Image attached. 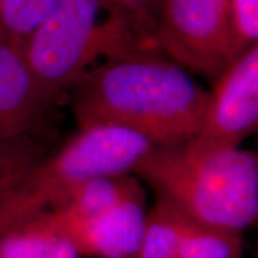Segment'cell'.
<instances>
[{
	"mask_svg": "<svg viewBox=\"0 0 258 258\" xmlns=\"http://www.w3.org/2000/svg\"><path fill=\"white\" fill-rule=\"evenodd\" d=\"M69 91L79 128L119 126L152 145H175L194 138L210 98L191 72L152 49L96 64Z\"/></svg>",
	"mask_w": 258,
	"mask_h": 258,
	"instance_id": "obj_1",
	"label": "cell"
},
{
	"mask_svg": "<svg viewBox=\"0 0 258 258\" xmlns=\"http://www.w3.org/2000/svg\"><path fill=\"white\" fill-rule=\"evenodd\" d=\"M50 106L30 72L22 45L0 30V132L37 128Z\"/></svg>",
	"mask_w": 258,
	"mask_h": 258,
	"instance_id": "obj_9",
	"label": "cell"
},
{
	"mask_svg": "<svg viewBox=\"0 0 258 258\" xmlns=\"http://www.w3.org/2000/svg\"><path fill=\"white\" fill-rule=\"evenodd\" d=\"M152 147L142 135L119 126L81 128L0 195V237L56 208L88 179L132 174Z\"/></svg>",
	"mask_w": 258,
	"mask_h": 258,
	"instance_id": "obj_4",
	"label": "cell"
},
{
	"mask_svg": "<svg viewBox=\"0 0 258 258\" xmlns=\"http://www.w3.org/2000/svg\"><path fill=\"white\" fill-rule=\"evenodd\" d=\"M57 0H0V30L20 45Z\"/></svg>",
	"mask_w": 258,
	"mask_h": 258,
	"instance_id": "obj_12",
	"label": "cell"
},
{
	"mask_svg": "<svg viewBox=\"0 0 258 258\" xmlns=\"http://www.w3.org/2000/svg\"><path fill=\"white\" fill-rule=\"evenodd\" d=\"M49 154V142L37 128L0 132V195Z\"/></svg>",
	"mask_w": 258,
	"mask_h": 258,
	"instance_id": "obj_11",
	"label": "cell"
},
{
	"mask_svg": "<svg viewBox=\"0 0 258 258\" xmlns=\"http://www.w3.org/2000/svg\"><path fill=\"white\" fill-rule=\"evenodd\" d=\"M145 192L85 215L45 212L81 257L138 258L147 222Z\"/></svg>",
	"mask_w": 258,
	"mask_h": 258,
	"instance_id": "obj_7",
	"label": "cell"
},
{
	"mask_svg": "<svg viewBox=\"0 0 258 258\" xmlns=\"http://www.w3.org/2000/svg\"><path fill=\"white\" fill-rule=\"evenodd\" d=\"M22 49L50 105L99 59L109 60L141 49L157 50L109 0H57Z\"/></svg>",
	"mask_w": 258,
	"mask_h": 258,
	"instance_id": "obj_3",
	"label": "cell"
},
{
	"mask_svg": "<svg viewBox=\"0 0 258 258\" xmlns=\"http://www.w3.org/2000/svg\"><path fill=\"white\" fill-rule=\"evenodd\" d=\"M258 45L235 57L215 79L197 145L237 149L257 129Z\"/></svg>",
	"mask_w": 258,
	"mask_h": 258,
	"instance_id": "obj_6",
	"label": "cell"
},
{
	"mask_svg": "<svg viewBox=\"0 0 258 258\" xmlns=\"http://www.w3.org/2000/svg\"><path fill=\"white\" fill-rule=\"evenodd\" d=\"M72 242L47 221L45 214L0 237V258H79Z\"/></svg>",
	"mask_w": 258,
	"mask_h": 258,
	"instance_id": "obj_10",
	"label": "cell"
},
{
	"mask_svg": "<svg viewBox=\"0 0 258 258\" xmlns=\"http://www.w3.org/2000/svg\"><path fill=\"white\" fill-rule=\"evenodd\" d=\"M152 43L188 72L217 79L238 57L230 0H162Z\"/></svg>",
	"mask_w": 258,
	"mask_h": 258,
	"instance_id": "obj_5",
	"label": "cell"
},
{
	"mask_svg": "<svg viewBox=\"0 0 258 258\" xmlns=\"http://www.w3.org/2000/svg\"><path fill=\"white\" fill-rule=\"evenodd\" d=\"M134 23L139 35L154 47L152 37L158 25L162 0H109ZM155 49V47H154Z\"/></svg>",
	"mask_w": 258,
	"mask_h": 258,
	"instance_id": "obj_14",
	"label": "cell"
},
{
	"mask_svg": "<svg viewBox=\"0 0 258 258\" xmlns=\"http://www.w3.org/2000/svg\"><path fill=\"white\" fill-rule=\"evenodd\" d=\"M230 20L235 55L258 40V0H230Z\"/></svg>",
	"mask_w": 258,
	"mask_h": 258,
	"instance_id": "obj_13",
	"label": "cell"
},
{
	"mask_svg": "<svg viewBox=\"0 0 258 258\" xmlns=\"http://www.w3.org/2000/svg\"><path fill=\"white\" fill-rule=\"evenodd\" d=\"M241 234L189 217L162 198L147 212L138 258H242Z\"/></svg>",
	"mask_w": 258,
	"mask_h": 258,
	"instance_id": "obj_8",
	"label": "cell"
},
{
	"mask_svg": "<svg viewBox=\"0 0 258 258\" xmlns=\"http://www.w3.org/2000/svg\"><path fill=\"white\" fill-rule=\"evenodd\" d=\"M162 198L198 221L241 234L258 217L254 152L185 141L154 145L132 171Z\"/></svg>",
	"mask_w": 258,
	"mask_h": 258,
	"instance_id": "obj_2",
	"label": "cell"
}]
</instances>
